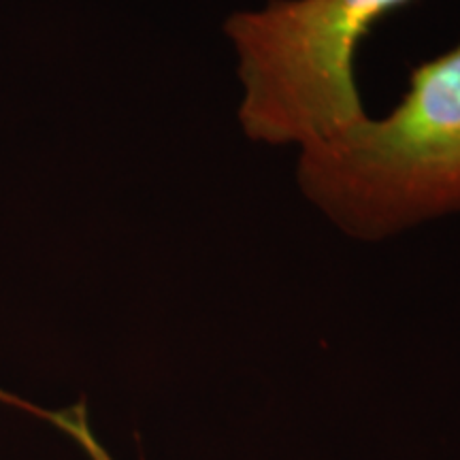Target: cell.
Wrapping results in <instances>:
<instances>
[{
  "instance_id": "obj_3",
  "label": "cell",
  "mask_w": 460,
  "mask_h": 460,
  "mask_svg": "<svg viewBox=\"0 0 460 460\" xmlns=\"http://www.w3.org/2000/svg\"><path fill=\"white\" fill-rule=\"evenodd\" d=\"M22 410H28L37 416H41L45 420H49L56 429H60L62 433H66L77 446H82L85 454H88L90 460H113L109 456L105 447L99 444L94 433L90 430L88 424V413H85L84 405H75L71 410H62V411H43L41 407L28 405V402L20 401Z\"/></svg>"
},
{
  "instance_id": "obj_2",
  "label": "cell",
  "mask_w": 460,
  "mask_h": 460,
  "mask_svg": "<svg viewBox=\"0 0 460 460\" xmlns=\"http://www.w3.org/2000/svg\"><path fill=\"white\" fill-rule=\"evenodd\" d=\"M413 0H269L237 11L224 34L237 58V118L250 141L298 152L367 119L356 49L371 28Z\"/></svg>"
},
{
  "instance_id": "obj_1",
  "label": "cell",
  "mask_w": 460,
  "mask_h": 460,
  "mask_svg": "<svg viewBox=\"0 0 460 460\" xmlns=\"http://www.w3.org/2000/svg\"><path fill=\"white\" fill-rule=\"evenodd\" d=\"M296 181L343 234L365 241L460 214V45L413 68L388 115L303 149Z\"/></svg>"
}]
</instances>
